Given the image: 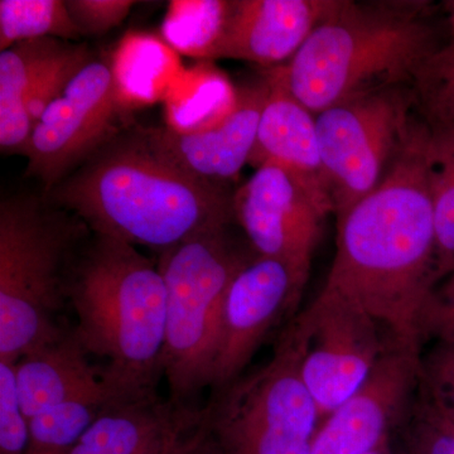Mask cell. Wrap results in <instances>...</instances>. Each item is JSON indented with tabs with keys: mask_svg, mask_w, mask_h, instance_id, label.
Segmentation results:
<instances>
[{
	"mask_svg": "<svg viewBox=\"0 0 454 454\" xmlns=\"http://www.w3.org/2000/svg\"><path fill=\"white\" fill-rule=\"evenodd\" d=\"M270 94L260 116L249 163H274L291 172L325 214H333L319 149L316 115L268 71Z\"/></svg>",
	"mask_w": 454,
	"mask_h": 454,
	"instance_id": "obj_17",
	"label": "cell"
},
{
	"mask_svg": "<svg viewBox=\"0 0 454 454\" xmlns=\"http://www.w3.org/2000/svg\"><path fill=\"white\" fill-rule=\"evenodd\" d=\"M250 259L235 247L229 227L158 253L167 294L160 372L173 404L188 405L211 387L227 291Z\"/></svg>",
	"mask_w": 454,
	"mask_h": 454,
	"instance_id": "obj_6",
	"label": "cell"
},
{
	"mask_svg": "<svg viewBox=\"0 0 454 454\" xmlns=\"http://www.w3.org/2000/svg\"><path fill=\"white\" fill-rule=\"evenodd\" d=\"M399 427L403 430L399 454H454V427L433 404L422 382Z\"/></svg>",
	"mask_w": 454,
	"mask_h": 454,
	"instance_id": "obj_26",
	"label": "cell"
},
{
	"mask_svg": "<svg viewBox=\"0 0 454 454\" xmlns=\"http://www.w3.org/2000/svg\"><path fill=\"white\" fill-rule=\"evenodd\" d=\"M59 38L23 41L0 52V149L25 153L33 124L27 103L33 89L68 47Z\"/></svg>",
	"mask_w": 454,
	"mask_h": 454,
	"instance_id": "obj_19",
	"label": "cell"
},
{
	"mask_svg": "<svg viewBox=\"0 0 454 454\" xmlns=\"http://www.w3.org/2000/svg\"><path fill=\"white\" fill-rule=\"evenodd\" d=\"M92 61L91 55L85 46L71 44L67 51L51 66L46 74L41 77L27 103V112L31 119L33 128L40 121L42 114L47 107L64 94L65 90L73 82L83 66Z\"/></svg>",
	"mask_w": 454,
	"mask_h": 454,
	"instance_id": "obj_28",
	"label": "cell"
},
{
	"mask_svg": "<svg viewBox=\"0 0 454 454\" xmlns=\"http://www.w3.org/2000/svg\"><path fill=\"white\" fill-rule=\"evenodd\" d=\"M422 387L454 427V340H438L423 357Z\"/></svg>",
	"mask_w": 454,
	"mask_h": 454,
	"instance_id": "obj_29",
	"label": "cell"
},
{
	"mask_svg": "<svg viewBox=\"0 0 454 454\" xmlns=\"http://www.w3.org/2000/svg\"><path fill=\"white\" fill-rule=\"evenodd\" d=\"M14 366L18 395L27 420L74 400L116 403L143 395L122 389L109 378L103 365H94L73 330L26 355Z\"/></svg>",
	"mask_w": 454,
	"mask_h": 454,
	"instance_id": "obj_16",
	"label": "cell"
},
{
	"mask_svg": "<svg viewBox=\"0 0 454 454\" xmlns=\"http://www.w3.org/2000/svg\"><path fill=\"white\" fill-rule=\"evenodd\" d=\"M112 66L121 101L129 107L157 97L155 85L163 80L158 74L166 73L168 62L158 42L134 38L131 43L125 41Z\"/></svg>",
	"mask_w": 454,
	"mask_h": 454,
	"instance_id": "obj_25",
	"label": "cell"
},
{
	"mask_svg": "<svg viewBox=\"0 0 454 454\" xmlns=\"http://www.w3.org/2000/svg\"><path fill=\"white\" fill-rule=\"evenodd\" d=\"M127 109L113 66L92 59L33 128L23 153L27 173L49 193L121 130L118 122Z\"/></svg>",
	"mask_w": 454,
	"mask_h": 454,
	"instance_id": "obj_10",
	"label": "cell"
},
{
	"mask_svg": "<svg viewBox=\"0 0 454 454\" xmlns=\"http://www.w3.org/2000/svg\"><path fill=\"white\" fill-rule=\"evenodd\" d=\"M420 0H339L291 61L269 68L310 113L380 90L413 86L443 27Z\"/></svg>",
	"mask_w": 454,
	"mask_h": 454,
	"instance_id": "obj_3",
	"label": "cell"
},
{
	"mask_svg": "<svg viewBox=\"0 0 454 454\" xmlns=\"http://www.w3.org/2000/svg\"><path fill=\"white\" fill-rule=\"evenodd\" d=\"M304 286L279 260L255 254L227 291L211 393L231 384L247 366L284 316L293 318Z\"/></svg>",
	"mask_w": 454,
	"mask_h": 454,
	"instance_id": "obj_12",
	"label": "cell"
},
{
	"mask_svg": "<svg viewBox=\"0 0 454 454\" xmlns=\"http://www.w3.org/2000/svg\"><path fill=\"white\" fill-rule=\"evenodd\" d=\"M339 0L227 2L219 40L208 59H232L278 67L289 62Z\"/></svg>",
	"mask_w": 454,
	"mask_h": 454,
	"instance_id": "obj_14",
	"label": "cell"
},
{
	"mask_svg": "<svg viewBox=\"0 0 454 454\" xmlns=\"http://www.w3.org/2000/svg\"><path fill=\"white\" fill-rule=\"evenodd\" d=\"M427 137L428 125L418 119L378 188L337 219L336 254L322 288L372 317L395 348L418 352L438 286Z\"/></svg>",
	"mask_w": 454,
	"mask_h": 454,
	"instance_id": "obj_1",
	"label": "cell"
},
{
	"mask_svg": "<svg viewBox=\"0 0 454 454\" xmlns=\"http://www.w3.org/2000/svg\"><path fill=\"white\" fill-rule=\"evenodd\" d=\"M235 220L258 256L284 262L306 288L327 214L283 167L265 163L236 191Z\"/></svg>",
	"mask_w": 454,
	"mask_h": 454,
	"instance_id": "obj_11",
	"label": "cell"
},
{
	"mask_svg": "<svg viewBox=\"0 0 454 454\" xmlns=\"http://www.w3.org/2000/svg\"><path fill=\"white\" fill-rule=\"evenodd\" d=\"M227 2H175L164 23L170 43L193 57H210L219 40Z\"/></svg>",
	"mask_w": 454,
	"mask_h": 454,
	"instance_id": "obj_24",
	"label": "cell"
},
{
	"mask_svg": "<svg viewBox=\"0 0 454 454\" xmlns=\"http://www.w3.org/2000/svg\"><path fill=\"white\" fill-rule=\"evenodd\" d=\"M47 195L94 234L157 253L235 219L225 184L173 162L145 128L119 131Z\"/></svg>",
	"mask_w": 454,
	"mask_h": 454,
	"instance_id": "obj_2",
	"label": "cell"
},
{
	"mask_svg": "<svg viewBox=\"0 0 454 454\" xmlns=\"http://www.w3.org/2000/svg\"><path fill=\"white\" fill-rule=\"evenodd\" d=\"M114 403L74 400L41 411L28 420L27 454H66Z\"/></svg>",
	"mask_w": 454,
	"mask_h": 454,
	"instance_id": "obj_23",
	"label": "cell"
},
{
	"mask_svg": "<svg viewBox=\"0 0 454 454\" xmlns=\"http://www.w3.org/2000/svg\"><path fill=\"white\" fill-rule=\"evenodd\" d=\"M202 411L226 454H309L321 424L286 330L265 365L211 393Z\"/></svg>",
	"mask_w": 454,
	"mask_h": 454,
	"instance_id": "obj_7",
	"label": "cell"
},
{
	"mask_svg": "<svg viewBox=\"0 0 454 454\" xmlns=\"http://www.w3.org/2000/svg\"><path fill=\"white\" fill-rule=\"evenodd\" d=\"M66 295L76 317L74 336L89 356L106 361L122 389L157 391L167 307L157 262L134 245L94 234L74 256Z\"/></svg>",
	"mask_w": 454,
	"mask_h": 454,
	"instance_id": "obj_4",
	"label": "cell"
},
{
	"mask_svg": "<svg viewBox=\"0 0 454 454\" xmlns=\"http://www.w3.org/2000/svg\"><path fill=\"white\" fill-rule=\"evenodd\" d=\"M64 0H2L0 2V50L20 42L53 37L67 41L79 38Z\"/></svg>",
	"mask_w": 454,
	"mask_h": 454,
	"instance_id": "obj_22",
	"label": "cell"
},
{
	"mask_svg": "<svg viewBox=\"0 0 454 454\" xmlns=\"http://www.w3.org/2000/svg\"><path fill=\"white\" fill-rule=\"evenodd\" d=\"M176 404L157 391L107 406L66 454H164Z\"/></svg>",
	"mask_w": 454,
	"mask_h": 454,
	"instance_id": "obj_18",
	"label": "cell"
},
{
	"mask_svg": "<svg viewBox=\"0 0 454 454\" xmlns=\"http://www.w3.org/2000/svg\"><path fill=\"white\" fill-rule=\"evenodd\" d=\"M426 163L434 217L435 276L439 286L454 273V128L428 127Z\"/></svg>",
	"mask_w": 454,
	"mask_h": 454,
	"instance_id": "obj_20",
	"label": "cell"
},
{
	"mask_svg": "<svg viewBox=\"0 0 454 454\" xmlns=\"http://www.w3.org/2000/svg\"><path fill=\"white\" fill-rule=\"evenodd\" d=\"M270 94L265 77L256 85L238 90L231 112L216 124L193 131L169 127L145 128L158 151L197 177L226 184L249 163L260 116Z\"/></svg>",
	"mask_w": 454,
	"mask_h": 454,
	"instance_id": "obj_15",
	"label": "cell"
},
{
	"mask_svg": "<svg viewBox=\"0 0 454 454\" xmlns=\"http://www.w3.org/2000/svg\"><path fill=\"white\" fill-rule=\"evenodd\" d=\"M68 12L82 35H101L121 25L136 2L130 0H67Z\"/></svg>",
	"mask_w": 454,
	"mask_h": 454,
	"instance_id": "obj_31",
	"label": "cell"
},
{
	"mask_svg": "<svg viewBox=\"0 0 454 454\" xmlns=\"http://www.w3.org/2000/svg\"><path fill=\"white\" fill-rule=\"evenodd\" d=\"M365 454H394L393 450H391V439L389 441L382 443L381 446L375 448V450H370Z\"/></svg>",
	"mask_w": 454,
	"mask_h": 454,
	"instance_id": "obj_33",
	"label": "cell"
},
{
	"mask_svg": "<svg viewBox=\"0 0 454 454\" xmlns=\"http://www.w3.org/2000/svg\"><path fill=\"white\" fill-rule=\"evenodd\" d=\"M411 86L370 92L316 115L325 182L337 219L378 188L417 122Z\"/></svg>",
	"mask_w": 454,
	"mask_h": 454,
	"instance_id": "obj_8",
	"label": "cell"
},
{
	"mask_svg": "<svg viewBox=\"0 0 454 454\" xmlns=\"http://www.w3.org/2000/svg\"><path fill=\"white\" fill-rule=\"evenodd\" d=\"M164 454H226L202 408L176 404L175 423Z\"/></svg>",
	"mask_w": 454,
	"mask_h": 454,
	"instance_id": "obj_30",
	"label": "cell"
},
{
	"mask_svg": "<svg viewBox=\"0 0 454 454\" xmlns=\"http://www.w3.org/2000/svg\"><path fill=\"white\" fill-rule=\"evenodd\" d=\"M427 340H454V273L433 293L426 316Z\"/></svg>",
	"mask_w": 454,
	"mask_h": 454,
	"instance_id": "obj_32",
	"label": "cell"
},
{
	"mask_svg": "<svg viewBox=\"0 0 454 454\" xmlns=\"http://www.w3.org/2000/svg\"><path fill=\"white\" fill-rule=\"evenodd\" d=\"M88 226L46 200L0 202V361L16 364L61 339L56 316Z\"/></svg>",
	"mask_w": 454,
	"mask_h": 454,
	"instance_id": "obj_5",
	"label": "cell"
},
{
	"mask_svg": "<svg viewBox=\"0 0 454 454\" xmlns=\"http://www.w3.org/2000/svg\"><path fill=\"white\" fill-rule=\"evenodd\" d=\"M438 46L415 76V112L429 128H454V0L444 2Z\"/></svg>",
	"mask_w": 454,
	"mask_h": 454,
	"instance_id": "obj_21",
	"label": "cell"
},
{
	"mask_svg": "<svg viewBox=\"0 0 454 454\" xmlns=\"http://www.w3.org/2000/svg\"><path fill=\"white\" fill-rule=\"evenodd\" d=\"M28 420L18 395L16 366L0 361V454H27Z\"/></svg>",
	"mask_w": 454,
	"mask_h": 454,
	"instance_id": "obj_27",
	"label": "cell"
},
{
	"mask_svg": "<svg viewBox=\"0 0 454 454\" xmlns=\"http://www.w3.org/2000/svg\"><path fill=\"white\" fill-rule=\"evenodd\" d=\"M286 330L321 422L354 396L379 361L395 348L372 317L324 291L293 317Z\"/></svg>",
	"mask_w": 454,
	"mask_h": 454,
	"instance_id": "obj_9",
	"label": "cell"
},
{
	"mask_svg": "<svg viewBox=\"0 0 454 454\" xmlns=\"http://www.w3.org/2000/svg\"><path fill=\"white\" fill-rule=\"evenodd\" d=\"M423 376L422 352L391 348L364 387L322 420L309 454H365L391 439Z\"/></svg>",
	"mask_w": 454,
	"mask_h": 454,
	"instance_id": "obj_13",
	"label": "cell"
}]
</instances>
